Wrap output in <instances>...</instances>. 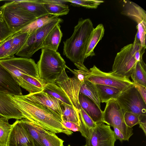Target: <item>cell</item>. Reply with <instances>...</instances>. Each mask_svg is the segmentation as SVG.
Wrapping results in <instances>:
<instances>
[{
	"mask_svg": "<svg viewBox=\"0 0 146 146\" xmlns=\"http://www.w3.org/2000/svg\"><path fill=\"white\" fill-rule=\"evenodd\" d=\"M7 95L23 118L56 133H63L68 135L73 133L63 124L60 117L42 105L27 99L23 95Z\"/></svg>",
	"mask_w": 146,
	"mask_h": 146,
	"instance_id": "obj_1",
	"label": "cell"
},
{
	"mask_svg": "<svg viewBox=\"0 0 146 146\" xmlns=\"http://www.w3.org/2000/svg\"><path fill=\"white\" fill-rule=\"evenodd\" d=\"M94 28L89 18H80L73 33L63 42V54L72 62L78 70L87 72L84 64L88 42Z\"/></svg>",
	"mask_w": 146,
	"mask_h": 146,
	"instance_id": "obj_2",
	"label": "cell"
},
{
	"mask_svg": "<svg viewBox=\"0 0 146 146\" xmlns=\"http://www.w3.org/2000/svg\"><path fill=\"white\" fill-rule=\"evenodd\" d=\"M37 64L38 76L47 83L55 81L67 66L60 54L46 48H41V53Z\"/></svg>",
	"mask_w": 146,
	"mask_h": 146,
	"instance_id": "obj_3",
	"label": "cell"
},
{
	"mask_svg": "<svg viewBox=\"0 0 146 146\" xmlns=\"http://www.w3.org/2000/svg\"><path fill=\"white\" fill-rule=\"evenodd\" d=\"M9 1L10 2L4 5L2 16L13 32L19 31L36 18L19 5L15 0Z\"/></svg>",
	"mask_w": 146,
	"mask_h": 146,
	"instance_id": "obj_4",
	"label": "cell"
},
{
	"mask_svg": "<svg viewBox=\"0 0 146 146\" xmlns=\"http://www.w3.org/2000/svg\"><path fill=\"white\" fill-rule=\"evenodd\" d=\"M115 100L125 112L133 113L139 116L140 121L146 122V103L134 84L122 91Z\"/></svg>",
	"mask_w": 146,
	"mask_h": 146,
	"instance_id": "obj_5",
	"label": "cell"
},
{
	"mask_svg": "<svg viewBox=\"0 0 146 146\" xmlns=\"http://www.w3.org/2000/svg\"><path fill=\"white\" fill-rule=\"evenodd\" d=\"M63 22L62 19L58 17L29 35L25 44L16 55L21 57H31L42 48L44 40L50 31L56 25Z\"/></svg>",
	"mask_w": 146,
	"mask_h": 146,
	"instance_id": "obj_6",
	"label": "cell"
},
{
	"mask_svg": "<svg viewBox=\"0 0 146 146\" xmlns=\"http://www.w3.org/2000/svg\"><path fill=\"white\" fill-rule=\"evenodd\" d=\"M85 80L95 85L113 87L122 91L134 84L129 78L117 76L111 71L108 72L102 71L95 65L88 70L85 76Z\"/></svg>",
	"mask_w": 146,
	"mask_h": 146,
	"instance_id": "obj_7",
	"label": "cell"
},
{
	"mask_svg": "<svg viewBox=\"0 0 146 146\" xmlns=\"http://www.w3.org/2000/svg\"><path fill=\"white\" fill-rule=\"evenodd\" d=\"M0 63L11 74L19 85L24 75L39 77L37 64L31 58L14 57L0 60Z\"/></svg>",
	"mask_w": 146,
	"mask_h": 146,
	"instance_id": "obj_8",
	"label": "cell"
},
{
	"mask_svg": "<svg viewBox=\"0 0 146 146\" xmlns=\"http://www.w3.org/2000/svg\"><path fill=\"white\" fill-rule=\"evenodd\" d=\"M103 111L102 122L118 129L128 141L133 135V129L126 125L124 118L125 111L121 108L115 99L111 100L106 103Z\"/></svg>",
	"mask_w": 146,
	"mask_h": 146,
	"instance_id": "obj_9",
	"label": "cell"
},
{
	"mask_svg": "<svg viewBox=\"0 0 146 146\" xmlns=\"http://www.w3.org/2000/svg\"><path fill=\"white\" fill-rule=\"evenodd\" d=\"M133 44H127L116 54L111 71L114 74L129 78L137 62Z\"/></svg>",
	"mask_w": 146,
	"mask_h": 146,
	"instance_id": "obj_10",
	"label": "cell"
},
{
	"mask_svg": "<svg viewBox=\"0 0 146 146\" xmlns=\"http://www.w3.org/2000/svg\"><path fill=\"white\" fill-rule=\"evenodd\" d=\"M124 5L121 14L127 16L137 23L136 28L140 39L141 48L146 47V12L138 5L132 1H124Z\"/></svg>",
	"mask_w": 146,
	"mask_h": 146,
	"instance_id": "obj_11",
	"label": "cell"
},
{
	"mask_svg": "<svg viewBox=\"0 0 146 146\" xmlns=\"http://www.w3.org/2000/svg\"><path fill=\"white\" fill-rule=\"evenodd\" d=\"M115 139L110 126L102 122L97 123L86 139V146H114Z\"/></svg>",
	"mask_w": 146,
	"mask_h": 146,
	"instance_id": "obj_12",
	"label": "cell"
},
{
	"mask_svg": "<svg viewBox=\"0 0 146 146\" xmlns=\"http://www.w3.org/2000/svg\"><path fill=\"white\" fill-rule=\"evenodd\" d=\"M65 70H63L56 80L55 83L65 92L74 106L79 111L80 106L78 96L80 87L83 83L75 75L72 78H69Z\"/></svg>",
	"mask_w": 146,
	"mask_h": 146,
	"instance_id": "obj_13",
	"label": "cell"
},
{
	"mask_svg": "<svg viewBox=\"0 0 146 146\" xmlns=\"http://www.w3.org/2000/svg\"><path fill=\"white\" fill-rule=\"evenodd\" d=\"M12 125L6 146H35L29 133L20 120H16Z\"/></svg>",
	"mask_w": 146,
	"mask_h": 146,
	"instance_id": "obj_14",
	"label": "cell"
},
{
	"mask_svg": "<svg viewBox=\"0 0 146 146\" xmlns=\"http://www.w3.org/2000/svg\"><path fill=\"white\" fill-rule=\"evenodd\" d=\"M24 96L27 99L42 105L62 119L61 102L56 98L43 91Z\"/></svg>",
	"mask_w": 146,
	"mask_h": 146,
	"instance_id": "obj_15",
	"label": "cell"
},
{
	"mask_svg": "<svg viewBox=\"0 0 146 146\" xmlns=\"http://www.w3.org/2000/svg\"><path fill=\"white\" fill-rule=\"evenodd\" d=\"M0 92L22 95L21 86L11 74L0 63Z\"/></svg>",
	"mask_w": 146,
	"mask_h": 146,
	"instance_id": "obj_16",
	"label": "cell"
},
{
	"mask_svg": "<svg viewBox=\"0 0 146 146\" xmlns=\"http://www.w3.org/2000/svg\"><path fill=\"white\" fill-rule=\"evenodd\" d=\"M0 117L20 120L23 117L7 94L0 92Z\"/></svg>",
	"mask_w": 146,
	"mask_h": 146,
	"instance_id": "obj_17",
	"label": "cell"
},
{
	"mask_svg": "<svg viewBox=\"0 0 146 146\" xmlns=\"http://www.w3.org/2000/svg\"><path fill=\"white\" fill-rule=\"evenodd\" d=\"M78 101L81 107L96 123L102 122L103 111L92 100L79 93Z\"/></svg>",
	"mask_w": 146,
	"mask_h": 146,
	"instance_id": "obj_18",
	"label": "cell"
},
{
	"mask_svg": "<svg viewBox=\"0 0 146 146\" xmlns=\"http://www.w3.org/2000/svg\"><path fill=\"white\" fill-rule=\"evenodd\" d=\"M46 83L39 77L24 75L20 86L31 94L43 91Z\"/></svg>",
	"mask_w": 146,
	"mask_h": 146,
	"instance_id": "obj_19",
	"label": "cell"
},
{
	"mask_svg": "<svg viewBox=\"0 0 146 146\" xmlns=\"http://www.w3.org/2000/svg\"><path fill=\"white\" fill-rule=\"evenodd\" d=\"M18 5L36 18L48 14L40 0H15Z\"/></svg>",
	"mask_w": 146,
	"mask_h": 146,
	"instance_id": "obj_20",
	"label": "cell"
},
{
	"mask_svg": "<svg viewBox=\"0 0 146 146\" xmlns=\"http://www.w3.org/2000/svg\"><path fill=\"white\" fill-rule=\"evenodd\" d=\"M105 29L103 25L100 24L93 30L88 42L85 54V59L95 56L94 49L104 36Z\"/></svg>",
	"mask_w": 146,
	"mask_h": 146,
	"instance_id": "obj_21",
	"label": "cell"
},
{
	"mask_svg": "<svg viewBox=\"0 0 146 146\" xmlns=\"http://www.w3.org/2000/svg\"><path fill=\"white\" fill-rule=\"evenodd\" d=\"M60 27V24H58L50 31L44 40L42 48H46L57 51L63 35Z\"/></svg>",
	"mask_w": 146,
	"mask_h": 146,
	"instance_id": "obj_22",
	"label": "cell"
},
{
	"mask_svg": "<svg viewBox=\"0 0 146 146\" xmlns=\"http://www.w3.org/2000/svg\"><path fill=\"white\" fill-rule=\"evenodd\" d=\"M58 17V15L48 14L36 18L19 31L26 33L29 35L57 18Z\"/></svg>",
	"mask_w": 146,
	"mask_h": 146,
	"instance_id": "obj_23",
	"label": "cell"
},
{
	"mask_svg": "<svg viewBox=\"0 0 146 146\" xmlns=\"http://www.w3.org/2000/svg\"><path fill=\"white\" fill-rule=\"evenodd\" d=\"M79 112L80 119L79 131L82 135L87 139L97 123L93 121L81 106Z\"/></svg>",
	"mask_w": 146,
	"mask_h": 146,
	"instance_id": "obj_24",
	"label": "cell"
},
{
	"mask_svg": "<svg viewBox=\"0 0 146 146\" xmlns=\"http://www.w3.org/2000/svg\"><path fill=\"white\" fill-rule=\"evenodd\" d=\"M36 125L39 130L41 140L43 146H64V141L59 138L56 133Z\"/></svg>",
	"mask_w": 146,
	"mask_h": 146,
	"instance_id": "obj_25",
	"label": "cell"
},
{
	"mask_svg": "<svg viewBox=\"0 0 146 146\" xmlns=\"http://www.w3.org/2000/svg\"><path fill=\"white\" fill-rule=\"evenodd\" d=\"M43 91L56 98L61 102L74 107L65 92L55 83H46Z\"/></svg>",
	"mask_w": 146,
	"mask_h": 146,
	"instance_id": "obj_26",
	"label": "cell"
},
{
	"mask_svg": "<svg viewBox=\"0 0 146 146\" xmlns=\"http://www.w3.org/2000/svg\"><path fill=\"white\" fill-rule=\"evenodd\" d=\"M96 86L102 103H106L111 100L115 99L122 92L112 86L100 84Z\"/></svg>",
	"mask_w": 146,
	"mask_h": 146,
	"instance_id": "obj_27",
	"label": "cell"
},
{
	"mask_svg": "<svg viewBox=\"0 0 146 146\" xmlns=\"http://www.w3.org/2000/svg\"><path fill=\"white\" fill-rule=\"evenodd\" d=\"M79 93L89 98L101 109V102L96 85L88 81L85 80L80 87Z\"/></svg>",
	"mask_w": 146,
	"mask_h": 146,
	"instance_id": "obj_28",
	"label": "cell"
},
{
	"mask_svg": "<svg viewBox=\"0 0 146 146\" xmlns=\"http://www.w3.org/2000/svg\"><path fill=\"white\" fill-rule=\"evenodd\" d=\"M130 77L134 83L146 87V65L143 60L137 62Z\"/></svg>",
	"mask_w": 146,
	"mask_h": 146,
	"instance_id": "obj_29",
	"label": "cell"
},
{
	"mask_svg": "<svg viewBox=\"0 0 146 146\" xmlns=\"http://www.w3.org/2000/svg\"><path fill=\"white\" fill-rule=\"evenodd\" d=\"M62 110V120L75 123L80 126L79 110L74 107L61 102Z\"/></svg>",
	"mask_w": 146,
	"mask_h": 146,
	"instance_id": "obj_30",
	"label": "cell"
},
{
	"mask_svg": "<svg viewBox=\"0 0 146 146\" xmlns=\"http://www.w3.org/2000/svg\"><path fill=\"white\" fill-rule=\"evenodd\" d=\"M28 36V34L26 33H21L19 31L15 33L12 39L9 58L15 57L14 55L24 44Z\"/></svg>",
	"mask_w": 146,
	"mask_h": 146,
	"instance_id": "obj_31",
	"label": "cell"
},
{
	"mask_svg": "<svg viewBox=\"0 0 146 146\" xmlns=\"http://www.w3.org/2000/svg\"><path fill=\"white\" fill-rule=\"evenodd\" d=\"M20 121L31 136L35 146H43L41 141L39 130L35 124L25 118Z\"/></svg>",
	"mask_w": 146,
	"mask_h": 146,
	"instance_id": "obj_32",
	"label": "cell"
},
{
	"mask_svg": "<svg viewBox=\"0 0 146 146\" xmlns=\"http://www.w3.org/2000/svg\"><path fill=\"white\" fill-rule=\"evenodd\" d=\"M8 119L0 118V146H6L8 138L12 127Z\"/></svg>",
	"mask_w": 146,
	"mask_h": 146,
	"instance_id": "obj_33",
	"label": "cell"
},
{
	"mask_svg": "<svg viewBox=\"0 0 146 146\" xmlns=\"http://www.w3.org/2000/svg\"><path fill=\"white\" fill-rule=\"evenodd\" d=\"M48 14L58 16L67 14L70 9L65 4L43 3Z\"/></svg>",
	"mask_w": 146,
	"mask_h": 146,
	"instance_id": "obj_34",
	"label": "cell"
},
{
	"mask_svg": "<svg viewBox=\"0 0 146 146\" xmlns=\"http://www.w3.org/2000/svg\"><path fill=\"white\" fill-rule=\"evenodd\" d=\"M15 32L0 42V60L9 58L13 38Z\"/></svg>",
	"mask_w": 146,
	"mask_h": 146,
	"instance_id": "obj_35",
	"label": "cell"
},
{
	"mask_svg": "<svg viewBox=\"0 0 146 146\" xmlns=\"http://www.w3.org/2000/svg\"><path fill=\"white\" fill-rule=\"evenodd\" d=\"M66 2L71 3V5L74 6L82 7L88 9H96L104 1L100 0H65Z\"/></svg>",
	"mask_w": 146,
	"mask_h": 146,
	"instance_id": "obj_36",
	"label": "cell"
},
{
	"mask_svg": "<svg viewBox=\"0 0 146 146\" xmlns=\"http://www.w3.org/2000/svg\"><path fill=\"white\" fill-rule=\"evenodd\" d=\"M125 123L129 127L132 128L134 125L139 124L140 120L137 115L130 112L125 111L124 115Z\"/></svg>",
	"mask_w": 146,
	"mask_h": 146,
	"instance_id": "obj_37",
	"label": "cell"
},
{
	"mask_svg": "<svg viewBox=\"0 0 146 146\" xmlns=\"http://www.w3.org/2000/svg\"><path fill=\"white\" fill-rule=\"evenodd\" d=\"M13 33L10 30L2 16L0 17V42Z\"/></svg>",
	"mask_w": 146,
	"mask_h": 146,
	"instance_id": "obj_38",
	"label": "cell"
},
{
	"mask_svg": "<svg viewBox=\"0 0 146 146\" xmlns=\"http://www.w3.org/2000/svg\"><path fill=\"white\" fill-rule=\"evenodd\" d=\"M62 123L68 129L72 131H79L80 126L76 123L72 122L62 120Z\"/></svg>",
	"mask_w": 146,
	"mask_h": 146,
	"instance_id": "obj_39",
	"label": "cell"
},
{
	"mask_svg": "<svg viewBox=\"0 0 146 146\" xmlns=\"http://www.w3.org/2000/svg\"><path fill=\"white\" fill-rule=\"evenodd\" d=\"M134 85L144 102L146 103V87L137 83H134Z\"/></svg>",
	"mask_w": 146,
	"mask_h": 146,
	"instance_id": "obj_40",
	"label": "cell"
},
{
	"mask_svg": "<svg viewBox=\"0 0 146 146\" xmlns=\"http://www.w3.org/2000/svg\"><path fill=\"white\" fill-rule=\"evenodd\" d=\"M112 127L113 129L114 136L116 140H119L121 142L127 141L125 136L118 129L114 127Z\"/></svg>",
	"mask_w": 146,
	"mask_h": 146,
	"instance_id": "obj_41",
	"label": "cell"
},
{
	"mask_svg": "<svg viewBox=\"0 0 146 146\" xmlns=\"http://www.w3.org/2000/svg\"><path fill=\"white\" fill-rule=\"evenodd\" d=\"M41 3H43L65 4L66 2L65 0H40Z\"/></svg>",
	"mask_w": 146,
	"mask_h": 146,
	"instance_id": "obj_42",
	"label": "cell"
},
{
	"mask_svg": "<svg viewBox=\"0 0 146 146\" xmlns=\"http://www.w3.org/2000/svg\"><path fill=\"white\" fill-rule=\"evenodd\" d=\"M139 127L143 131L145 135H146V122L140 121L139 124Z\"/></svg>",
	"mask_w": 146,
	"mask_h": 146,
	"instance_id": "obj_43",
	"label": "cell"
},
{
	"mask_svg": "<svg viewBox=\"0 0 146 146\" xmlns=\"http://www.w3.org/2000/svg\"><path fill=\"white\" fill-rule=\"evenodd\" d=\"M4 7V5L0 6V17L2 16Z\"/></svg>",
	"mask_w": 146,
	"mask_h": 146,
	"instance_id": "obj_44",
	"label": "cell"
},
{
	"mask_svg": "<svg viewBox=\"0 0 146 146\" xmlns=\"http://www.w3.org/2000/svg\"><path fill=\"white\" fill-rule=\"evenodd\" d=\"M83 146H86L85 145Z\"/></svg>",
	"mask_w": 146,
	"mask_h": 146,
	"instance_id": "obj_45",
	"label": "cell"
}]
</instances>
